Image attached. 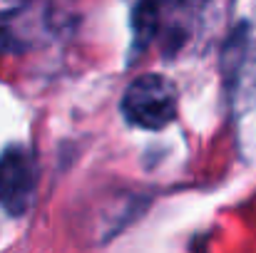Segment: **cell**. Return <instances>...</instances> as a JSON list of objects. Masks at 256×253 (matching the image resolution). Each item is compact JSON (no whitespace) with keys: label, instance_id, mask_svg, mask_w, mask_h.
<instances>
[{"label":"cell","instance_id":"obj_4","mask_svg":"<svg viewBox=\"0 0 256 253\" xmlns=\"http://www.w3.org/2000/svg\"><path fill=\"white\" fill-rule=\"evenodd\" d=\"M8 45H10V35L0 27V52H5V50H8Z\"/></svg>","mask_w":256,"mask_h":253},{"label":"cell","instance_id":"obj_3","mask_svg":"<svg viewBox=\"0 0 256 253\" xmlns=\"http://www.w3.org/2000/svg\"><path fill=\"white\" fill-rule=\"evenodd\" d=\"M170 0H137L132 12V32H134V47L144 50L162 27V15Z\"/></svg>","mask_w":256,"mask_h":253},{"label":"cell","instance_id":"obj_1","mask_svg":"<svg viewBox=\"0 0 256 253\" xmlns=\"http://www.w3.org/2000/svg\"><path fill=\"white\" fill-rule=\"evenodd\" d=\"M122 112L134 127L164 129L176 114V89L164 75H142L124 89Z\"/></svg>","mask_w":256,"mask_h":253},{"label":"cell","instance_id":"obj_2","mask_svg":"<svg viewBox=\"0 0 256 253\" xmlns=\"http://www.w3.org/2000/svg\"><path fill=\"white\" fill-rule=\"evenodd\" d=\"M38 191L35 157L22 147H8L0 154V206L10 216H22Z\"/></svg>","mask_w":256,"mask_h":253}]
</instances>
